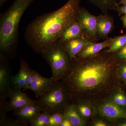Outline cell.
<instances>
[{
    "label": "cell",
    "instance_id": "6da1fadb",
    "mask_svg": "<svg viewBox=\"0 0 126 126\" xmlns=\"http://www.w3.org/2000/svg\"><path fill=\"white\" fill-rule=\"evenodd\" d=\"M118 62L106 49L90 58L71 59L61 80L71 102L84 99L94 103L117 88H124L117 73Z\"/></svg>",
    "mask_w": 126,
    "mask_h": 126
},
{
    "label": "cell",
    "instance_id": "7a4b0ae2",
    "mask_svg": "<svg viewBox=\"0 0 126 126\" xmlns=\"http://www.w3.org/2000/svg\"><path fill=\"white\" fill-rule=\"evenodd\" d=\"M80 0H68L58 10L40 16L27 26L26 43L34 51L43 54L55 45L64 29L77 20Z\"/></svg>",
    "mask_w": 126,
    "mask_h": 126
},
{
    "label": "cell",
    "instance_id": "3957f363",
    "mask_svg": "<svg viewBox=\"0 0 126 126\" xmlns=\"http://www.w3.org/2000/svg\"><path fill=\"white\" fill-rule=\"evenodd\" d=\"M34 0H15L7 11L1 15L0 49L3 55L10 52L15 45L21 19Z\"/></svg>",
    "mask_w": 126,
    "mask_h": 126
},
{
    "label": "cell",
    "instance_id": "277c9868",
    "mask_svg": "<svg viewBox=\"0 0 126 126\" xmlns=\"http://www.w3.org/2000/svg\"><path fill=\"white\" fill-rule=\"evenodd\" d=\"M70 102L69 96L61 81L55 83L36 101L41 111L45 112L49 115L63 111L64 107Z\"/></svg>",
    "mask_w": 126,
    "mask_h": 126
},
{
    "label": "cell",
    "instance_id": "5b68a950",
    "mask_svg": "<svg viewBox=\"0 0 126 126\" xmlns=\"http://www.w3.org/2000/svg\"><path fill=\"white\" fill-rule=\"evenodd\" d=\"M50 66L55 83L61 81L71 61L70 55L60 41L42 54Z\"/></svg>",
    "mask_w": 126,
    "mask_h": 126
},
{
    "label": "cell",
    "instance_id": "8992f818",
    "mask_svg": "<svg viewBox=\"0 0 126 126\" xmlns=\"http://www.w3.org/2000/svg\"><path fill=\"white\" fill-rule=\"evenodd\" d=\"M77 20L80 25L84 36L92 42L99 40L97 36V16L90 14L84 7H80Z\"/></svg>",
    "mask_w": 126,
    "mask_h": 126
},
{
    "label": "cell",
    "instance_id": "52a82bcc",
    "mask_svg": "<svg viewBox=\"0 0 126 126\" xmlns=\"http://www.w3.org/2000/svg\"><path fill=\"white\" fill-rule=\"evenodd\" d=\"M94 104L96 115L103 117L112 121L119 118H126V110L119 107L107 97Z\"/></svg>",
    "mask_w": 126,
    "mask_h": 126
},
{
    "label": "cell",
    "instance_id": "ba28073f",
    "mask_svg": "<svg viewBox=\"0 0 126 126\" xmlns=\"http://www.w3.org/2000/svg\"><path fill=\"white\" fill-rule=\"evenodd\" d=\"M12 76L7 59L2 54H0V96L9 97V92L12 87Z\"/></svg>",
    "mask_w": 126,
    "mask_h": 126
},
{
    "label": "cell",
    "instance_id": "9c48e42d",
    "mask_svg": "<svg viewBox=\"0 0 126 126\" xmlns=\"http://www.w3.org/2000/svg\"><path fill=\"white\" fill-rule=\"evenodd\" d=\"M9 96L10 100L8 103V111H15L28 104L36 103V101L30 98L21 89L14 86L9 90Z\"/></svg>",
    "mask_w": 126,
    "mask_h": 126
},
{
    "label": "cell",
    "instance_id": "30bf717a",
    "mask_svg": "<svg viewBox=\"0 0 126 126\" xmlns=\"http://www.w3.org/2000/svg\"><path fill=\"white\" fill-rule=\"evenodd\" d=\"M54 84V79L53 77L46 78L41 76L36 70H33L30 89L34 93L36 98H39L50 89Z\"/></svg>",
    "mask_w": 126,
    "mask_h": 126
},
{
    "label": "cell",
    "instance_id": "8fae6325",
    "mask_svg": "<svg viewBox=\"0 0 126 126\" xmlns=\"http://www.w3.org/2000/svg\"><path fill=\"white\" fill-rule=\"evenodd\" d=\"M114 18L108 13L97 16V36L98 40H105L114 27Z\"/></svg>",
    "mask_w": 126,
    "mask_h": 126
},
{
    "label": "cell",
    "instance_id": "7c38bea8",
    "mask_svg": "<svg viewBox=\"0 0 126 126\" xmlns=\"http://www.w3.org/2000/svg\"><path fill=\"white\" fill-rule=\"evenodd\" d=\"M41 112L37 104H31L15 111L14 115L16 119L29 125Z\"/></svg>",
    "mask_w": 126,
    "mask_h": 126
},
{
    "label": "cell",
    "instance_id": "4fadbf2b",
    "mask_svg": "<svg viewBox=\"0 0 126 126\" xmlns=\"http://www.w3.org/2000/svg\"><path fill=\"white\" fill-rule=\"evenodd\" d=\"M92 42L85 36H81L62 43L64 49L72 59L76 57L84 47Z\"/></svg>",
    "mask_w": 126,
    "mask_h": 126
},
{
    "label": "cell",
    "instance_id": "5bb4252c",
    "mask_svg": "<svg viewBox=\"0 0 126 126\" xmlns=\"http://www.w3.org/2000/svg\"><path fill=\"white\" fill-rule=\"evenodd\" d=\"M112 39L111 37L108 38L101 43L92 42L84 47L77 56L86 58L96 55L103 49L110 46Z\"/></svg>",
    "mask_w": 126,
    "mask_h": 126
},
{
    "label": "cell",
    "instance_id": "9a60e30c",
    "mask_svg": "<svg viewBox=\"0 0 126 126\" xmlns=\"http://www.w3.org/2000/svg\"><path fill=\"white\" fill-rule=\"evenodd\" d=\"M63 112L64 117L70 121L73 126H87L88 122L82 117L74 103L67 104L63 109Z\"/></svg>",
    "mask_w": 126,
    "mask_h": 126
},
{
    "label": "cell",
    "instance_id": "2e32d148",
    "mask_svg": "<svg viewBox=\"0 0 126 126\" xmlns=\"http://www.w3.org/2000/svg\"><path fill=\"white\" fill-rule=\"evenodd\" d=\"M81 116L88 122L96 115L94 103L88 100L80 99L74 103Z\"/></svg>",
    "mask_w": 126,
    "mask_h": 126
},
{
    "label": "cell",
    "instance_id": "e0dca14e",
    "mask_svg": "<svg viewBox=\"0 0 126 126\" xmlns=\"http://www.w3.org/2000/svg\"><path fill=\"white\" fill-rule=\"evenodd\" d=\"M81 36H84L80 25L77 20L65 27L61 33L59 40L64 43Z\"/></svg>",
    "mask_w": 126,
    "mask_h": 126
},
{
    "label": "cell",
    "instance_id": "ac0fdd59",
    "mask_svg": "<svg viewBox=\"0 0 126 126\" xmlns=\"http://www.w3.org/2000/svg\"><path fill=\"white\" fill-rule=\"evenodd\" d=\"M107 97L119 107L126 110V93L123 87L117 88Z\"/></svg>",
    "mask_w": 126,
    "mask_h": 126
},
{
    "label": "cell",
    "instance_id": "d6986e66",
    "mask_svg": "<svg viewBox=\"0 0 126 126\" xmlns=\"http://www.w3.org/2000/svg\"><path fill=\"white\" fill-rule=\"evenodd\" d=\"M91 4L98 7L103 14L108 13L109 11L114 10L117 6L119 0H87Z\"/></svg>",
    "mask_w": 126,
    "mask_h": 126
},
{
    "label": "cell",
    "instance_id": "ffe728a7",
    "mask_svg": "<svg viewBox=\"0 0 126 126\" xmlns=\"http://www.w3.org/2000/svg\"><path fill=\"white\" fill-rule=\"evenodd\" d=\"M126 44V33L121 36L112 38L110 46L106 49L107 52L114 53L122 48Z\"/></svg>",
    "mask_w": 126,
    "mask_h": 126
},
{
    "label": "cell",
    "instance_id": "44dd1931",
    "mask_svg": "<svg viewBox=\"0 0 126 126\" xmlns=\"http://www.w3.org/2000/svg\"><path fill=\"white\" fill-rule=\"evenodd\" d=\"M26 77L23 65L20 64L19 70L17 74L12 76V85L18 88H24L25 87Z\"/></svg>",
    "mask_w": 126,
    "mask_h": 126
},
{
    "label": "cell",
    "instance_id": "7402d4cb",
    "mask_svg": "<svg viewBox=\"0 0 126 126\" xmlns=\"http://www.w3.org/2000/svg\"><path fill=\"white\" fill-rule=\"evenodd\" d=\"M50 115L45 112L41 111L32 122L30 126H48Z\"/></svg>",
    "mask_w": 126,
    "mask_h": 126
},
{
    "label": "cell",
    "instance_id": "603a6c76",
    "mask_svg": "<svg viewBox=\"0 0 126 126\" xmlns=\"http://www.w3.org/2000/svg\"><path fill=\"white\" fill-rule=\"evenodd\" d=\"M87 126H114L111 120L97 115H95L88 122Z\"/></svg>",
    "mask_w": 126,
    "mask_h": 126
},
{
    "label": "cell",
    "instance_id": "cb8c5ba5",
    "mask_svg": "<svg viewBox=\"0 0 126 126\" xmlns=\"http://www.w3.org/2000/svg\"><path fill=\"white\" fill-rule=\"evenodd\" d=\"M64 118L63 111L56 112L50 114L48 126H60Z\"/></svg>",
    "mask_w": 126,
    "mask_h": 126
},
{
    "label": "cell",
    "instance_id": "d4e9b609",
    "mask_svg": "<svg viewBox=\"0 0 126 126\" xmlns=\"http://www.w3.org/2000/svg\"><path fill=\"white\" fill-rule=\"evenodd\" d=\"M118 76L123 82L125 90L126 87V61L118 62L117 69Z\"/></svg>",
    "mask_w": 126,
    "mask_h": 126
},
{
    "label": "cell",
    "instance_id": "484cf974",
    "mask_svg": "<svg viewBox=\"0 0 126 126\" xmlns=\"http://www.w3.org/2000/svg\"><path fill=\"white\" fill-rule=\"evenodd\" d=\"M6 98L2 96H0V124L7 118V112H8V103Z\"/></svg>",
    "mask_w": 126,
    "mask_h": 126
},
{
    "label": "cell",
    "instance_id": "4316f807",
    "mask_svg": "<svg viewBox=\"0 0 126 126\" xmlns=\"http://www.w3.org/2000/svg\"><path fill=\"white\" fill-rule=\"evenodd\" d=\"M28 124L20 121L17 119H14L10 118H6L1 124V126H26Z\"/></svg>",
    "mask_w": 126,
    "mask_h": 126
},
{
    "label": "cell",
    "instance_id": "83f0119b",
    "mask_svg": "<svg viewBox=\"0 0 126 126\" xmlns=\"http://www.w3.org/2000/svg\"><path fill=\"white\" fill-rule=\"evenodd\" d=\"M114 56L117 62L126 60V44L119 50L114 53Z\"/></svg>",
    "mask_w": 126,
    "mask_h": 126
},
{
    "label": "cell",
    "instance_id": "f1b7e54d",
    "mask_svg": "<svg viewBox=\"0 0 126 126\" xmlns=\"http://www.w3.org/2000/svg\"><path fill=\"white\" fill-rule=\"evenodd\" d=\"M114 10L117 12L119 16L122 15H126V4L121 5H117Z\"/></svg>",
    "mask_w": 126,
    "mask_h": 126
},
{
    "label": "cell",
    "instance_id": "f546056e",
    "mask_svg": "<svg viewBox=\"0 0 126 126\" xmlns=\"http://www.w3.org/2000/svg\"><path fill=\"white\" fill-rule=\"evenodd\" d=\"M112 122L114 126H126V118H119Z\"/></svg>",
    "mask_w": 126,
    "mask_h": 126
},
{
    "label": "cell",
    "instance_id": "4dcf8cb0",
    "mask_svg": "<svg viewBox=\"0 0 126 126\" xmlns=\"http://www.w3.org/2000/svg\"><path fill=\"white\" fill-rule=\"evenodd\" d=\"M60 126H73L72 123L70 122V121L67 119V118H64L63 122L62 123Z\"/></svg>",
    "mask_w": 126,
    "mask_h": 126
},
{
    "label": "cell",
    "instance_id": "1f68e13d",
    "mask_svg": "<svg viewBox=\"0 0 126 126\" xmlns=\"http://www.w3.org/2000/svg\"><path fill=\"white\" fill-rule=\"evenodd\" d=\"M121 19L122 22L123 26L126 29V15H123L121 18Z\"/></svg>",
    "mask_w": 126,
    "mask_h": 126
},
{
    "label": "cell",
    "instance_id": "d6a6232c",
    "mask_svg": "<svg viewBox=\"0 0 126 126\" xmlns=\"http://www.w3.org/2000/svg\"><path fill=\"white\" fill-rule=\"evenodd\" d=\"M126 4V0H119V1L117 2V5H121Z\"/></svg>",
    "mask_w": 126,
    "mask_h": 126
},
{
    "label": "cell",
    "instance_id": "836d02e7",
    "mask_svg": "<svg viewBox=\"0 0 126 126\" xmlns=\"http://www.w3.org/2000/svg\"><path fill=\"white\" fill-rule=\"evenodd\" d=\"M8 0H0V7H1Z\"/></svg>",
    "mask_w": 126,
    "mask_h": 126
},
{
    "label": "cell",
    "instance_id": "e575fe53",
    "mask_svg": "<svg viewBox=\"0 0 126 126\" xmlns=\"http://www.w3.org/2000/svg\"></svg>",
    "mask_w": 126,
    "mask_h": 126
}]
</instances>
